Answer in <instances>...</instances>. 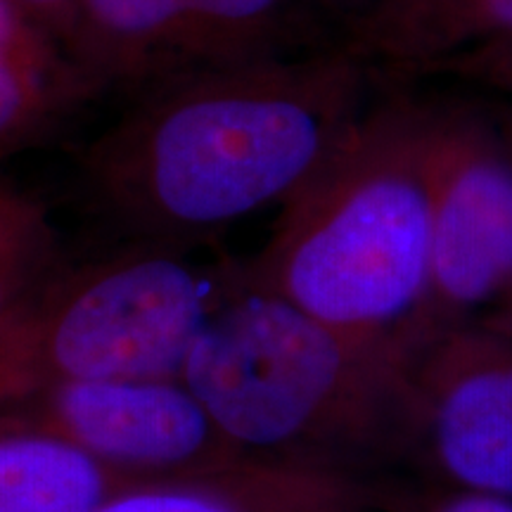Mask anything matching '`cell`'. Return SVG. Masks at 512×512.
<instances>
[{
    "label": "cell",
    "instance_id": "9c48e42d",
    "mask_svg": "<svg viewBox=\"0 0 512 512\" xmlns=\"http://www.w3.org/2000/svg\"><path fill=\"white\" fill-rule=\"evenodd\" d=\"M62 48L98 95L197 67L183 0H76Z\"/></svg>",
    "mask_w": 512,
    "mask_h": 512
},
{
    "label": "cell",
    "instance_id": "ac0fdd59",
    "mask_svg": "<svg viewBox=\"0 0 512 512\" xmlns=\"http://www.w3.org/2000/svg\"><path fill=\"white\" fill-rule=\"evenodd\" d=\"M313 3H316L339 29V24H342L344 19L356 15L358 10H363L368 3H373V0H313Z\"/></svg>",
    "mask_w": 512,
    "mask_h": 512
},
{
    "label": "cell",
    "instance_id": "277c9868",
    "mask_svg": "<svg viewBox=\"0 0 512 512\" xmlns=\"http://www.w3.org/2000/svg\"><path fill=\"white\" fill-rule=\"evenodd\" d=\"M235 283L238 268L145 242L67 261L0 337V403L62 382L178 377Z\"/></svg>",
    "mask_w": 512,
    "mask_h": 512
},
{
    "label": "cell",
    "instance_id": "6da1fadb",
    "mask_svg": "<svg viewBox=\"0 0 512 512\" xmlns=\"http://www.w3.org/2000/svg\"><path fill=\"white\" fill-rule=\"evenodd\" d=\"M370 74L339 43L183 69L86 147L83 185L131 242L190 249L304 188L368 110Z\"/></svg>",
    "mask_w": 512,
    "mask_h": 512
},
{
    "label": "cell",
    "instance_id": "8fae6325",
    "mask_svg": "<svg viewBox=\"0 0 512 512\" xmlns=\"http://www.w3.org/2000/svg\"><path fill=\"white\" fill-rule=\"evenodd\" d=\"M98 98L60 41L0 0V169Z\"/></svg>",
    "mask_w": 512,
    "mask_h": 512
},
{
    "label": "cell",
    "instance_id": "e0dca14e",
    "mask_svg": "<svg viewBox=\"0 0 512 512\" xmlns=\"http://www.w3.org/2000/svg\"><path fill=\"white\" fill-rule=\"evenodd\" d=\"M406 512H413L408 508ZM420 512H512V498L477 494V491H460L456 496H448L444 501L434 503L432 508Z\"/></svg>",
    "mask_w": 512,
    "mask_h": 512
},
{
    "label": "cell",
    "instance_id": "7c38bea8",
    "mask_svg": "<svg viewBox=\"0 0 512 512\" xmlns=\"http://www.w3.org/2000/svg\"><path fill=\"white\" fill-rule=\"evenodd\" d=\"M197 67L302 55L325 43L332 19L313 0H183Z\"/></svg>",
    "mask_w": 512,
    "mask_h": 512
},
{
    "label": "cell",
    "instance_id": "30bf717a",
    "mask_svg": "<svg viewBox=\"0 0 512 512\" xmlns=\"http://www.w3.org/2000/svg\"><path fill=\"white\" fill-rule=\"evenodd\" d=\"M510 36L512 0H373L339 24L337 43L370 72L403 81Z\"/></svg>",
    "mask_w": 512,
    "mask_h": 512
},
{
    "label": "cell",
    "instance_id": "7a4b0ae2",
    "mask_svg": "<svg viewBox=\"0 0 512 512\" xmlns=\"http://www.w3.org/2000/svg\"><path fill=\"white\" fill-rule=\"evenodd\" d=\"M415 361L396 330L335 328L238 280L178 377L242 451L370 477L415 451Z\"/></svg>",
    "mask_w": 512,
    "mask_h": 512
},
{
    "label": "cell",
    "instance_id": "2e32d148",
    "mask_svg": "<svg viewBox=\"0 0 512 512\" xmlns=\"http://www.w3.org/2000/svg\"><path fill=\"white\" fill-rule=\"evenodd\" d=\"M10 3H15L24 15L34 19L38 27L53 34L62 46V38L67 34L76 0H10Z\"/></svg>",
    "mask_w": 512,
    "mask_h": 512
},
{
    "label": "cell",
    "instance_id": "3957f363",
    "mask_svg": "<svg viewBox=\"0 0 512 512\" xmlns=\"http://www.w3.org/2000/svg\"><path fill=\"white\" fill-rule=\"evenodd\" d=\"M422 110L399 95L363 112L318 174L283 202L271 240L238 268L240 285L335 328L406 325L430 275Z\"/></svg>",
    "mask_w": 512,
    "mask_h": 512
},
{
    "label": "cell",
    "instance_id": "8992f818",
    "mask_svg": "<svg viewBox=\"0 0 512 512\" xmlns=\"http://www.w3.org/2000/svg\"><path fill=\"white\" fill-rule=\"evenodd\" d=\"M0 430L41 434L131 482H202L252 453L230 441L181 377L62 382L0 403Z\"/></svg>",
    "mask_w": 512,
    "mask_h": 512
},
{
    "label": "cell",
    "instance_id": "9a60e30c",
    "mask_svg": "<svg viewBox=\"0 0 512 512\" xmlns=\"http://www.w3.org/2000/svg\"><path fill=\"white\" fill-rule=\"evenodd\" d=\"M422 76H456L465 81L512 88V36L448 57Z\"/></svg>",
    "mask_w": 512,
    "mask_h": 512
},
{
    "label": "cell",
    "instance_id": "52a82bcc",
    "mask_svg": "<svg viewBox=\"0 0 512 512\" xmlns=\"http://www.w3.org/2000/svg\"><path fill=\"white\" fill-rule=\"evenodd\" d=\"M415 448L460 491L512 498V330L460 323L415 361Z\"/></svg>",
    "mask_w": 512,
    "mask_h": 512
},
{
    "label": "cell",
    "instance_id": "4fadbf2b",
    "mask_svg": "<svg viewBox=\"0 0 512 512\" xmlns=\"http://www.w3.org/2000/svg\"><path fill=\"white\" fill-rule=\"evenodd\" d=\"M136 484L60 441L0 430V512H86Z\"/></svg>",
    "mask_w": 512,
    "mask_h": 512
},
{
    "label": "cell",
    "instance_id": "5bb4252c",
    "mask_svg": "<svg viewBox=\"0 0 512 512\" xmlns=\"http://www.w3.org/2000/svg\"><path fill=\"white\" fill-rule=\"evenodd\" d=\"M64 264L46 204L0 169V337Z\"/></svg>",
    "mask_w": 512,
    "mask_h": 512
},
{
    "label": "cell",
    "instance_id": "ffe728a7",
    "mask_svg": "<svg viewBox=\"0 0 512 512\" xmlns=\"http://www.w3.org/2000/svg\"><path fill=\"white\" fill-rule=\"evenodd\" d=\"M501 299L505 302V309H508V316L512 318V283L508 285V290L503 292V297H501Z\"/></svg>",
    "mask_w": 512,
    "mask_h": 512
},
{
    "label": "cell",
    "instance_id": "5b68a950",
    "mask_svg": "<svg viewBox=\"0 0 512 512\" xmlns=\"http://www.w3.org/2000/svg\"><path fill=\"white\" fill-rule=\"evenodd\" d=\"M430 275L399 335L418 351L512 283V150L501 128L465 105H425Z\"/></svg>",
    "mask_w": 512,
    "mask_h": 512
},
{
    "label": "cell",
    "instance_id": "ba28073f",
    "mask_svg": "<svg viewBox=\"0 0 512 512\" xmlns=\"http://www.w3.org/2000/svg\"><path fill=\"white\" fill-rule=\"evenodd\" d=\"M396 491L368 475L249 458L202 482H152L86 512H399Z\"/></svg>",
    "mask_w": 512,
    "mask_h": 512
},
{
    "label": "cell",
    "instance_id": "d6986e66",
    "mask_svg": "<svg viewBox=\"0 0 512 512\" xmlns=\"http://www.w3.org/2000/svg\"><path fill=\"white\" fill-rule=\"evenodd\" d=\"M501 133H503L505 143H508V147L512 150V117L505 119V124L501 126Z\"/></svg>",
    "mask_w": 512,
    "mask_h": 512
}]
</instances>
